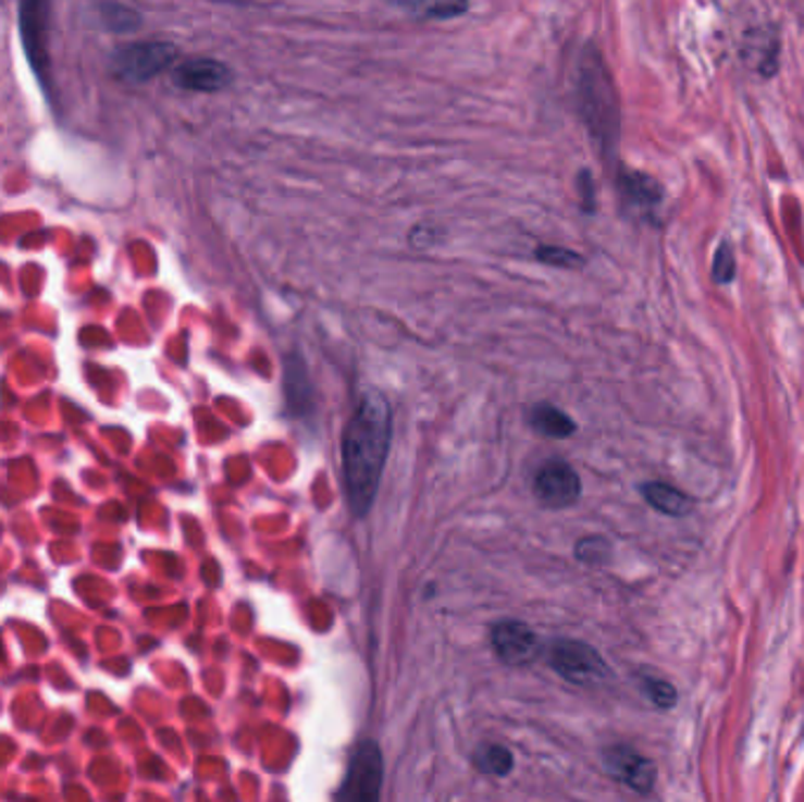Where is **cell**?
I'll list each match as a JSON object with an SVG mask.
<instances>
[{
    "instance_id": "cell-2",
    "label": "cell",
    "mask_w": 804,
    "mask_h": 802,
    "mask_svg": "<svg viewBox=\"0 0 804 802\" xmlns=\"http://www.w3.org/2000/svg\"><path fill=\"white\" fill-rule=\"evenodd\" d=\"M577 99L579 113L589 133L601 144L605 153H611L614 144L619 139V101L603 57L593 48H589L586 54L581 57Z\"/></svg>"
},
{
    "instance_id": "cell-1",
    "label": "cell",
    "mask_w": 804,
    "mask_h": 802,
    "mask_svg": "<svg viewBox=\"0 0 804 802\" xmlns=\"http://www.w3.org/2000/svg\"><path fill=\"white\" fill-rule=\"evenodd\" d=\"M393 412L384 393L364 391L344 431V488L348 506L358 518L368 516L388 459Z\"/></svg>"
},
{
    "instance_id": "cell-14",
    "label": "cell",
    "mask_w": 804,
    "mask_h": 802,
    "mask_svg": "<svg viewBox=\"0 0 804 802\" xmlns=\"http://www.w3.org/2000/svg\"><path fill=\"white\" fill-rule=\"evenodd\" d=\"M640 492H642V497H645V502L664 516L682 518L692 510V499L666 483H645L640 488Z\"/></svg>"
},
{
    "instance_id": "cell-13",
    "label": "cell",
    "mask_w": 804,
    "mask_h": 802,
    "mask_svg": "<svg viewBox=\"0 0 804 802\" xmlns=\"http://www.w3.org/2000/svg\"><path fill=\"white\" fill-rule=\"evenodd\" d=\"M619 188L621 196L626 200L628 208H638L640 212L654 210L661 202V186L656 184L652 177L642 172H621L619 177Z\"/></svg>"
},
{
    "instance_id": "cell-17",
    "label": "cell",
    "mask_w": 804,
    "mask_h": 802,
    "mask_svg": "<svg viewBox=\"0 0 804 802\" xmlns=\"http://www.w3.org/2000/svg\"><path fill=\"white\" fill-rule=\"evenodd\" d=\"M536 259L541 264H548L555 269H579L583 267V257L574 250H567L560 245H541L536 250Z\"/></svg>"
},
{
    "instance_id": "cell-3",
    "label": "cell",
    "mask_w": 804,
    "mask_h": 802,
    "mask_svg": "<svg viewBox=\"0 0 804 802\" xmlns=\"http://www.w3.org/2000/svg\"><path fill=\"white\" fill-rule=\"evenodd\" d=\"M546 659L560 678L572 684H583V688L609 678V666L601 652L589 643H581V640H553V645L546 652Z\"/></svg>"
},
{
    "instance_id": "cell-4",
    "label": "cell",
    "mask_w": 804,
    "mask_h": 802,
    "mask_svg": "<svg viewBox=\"0 0 804 802\" xmlns=\"http://www.w3.org/2000/svg\"><path fill=\"white\" fill-rule=\"evenodd\" d=\"M180 50L168 40L135 42L111 57L113 76L125 83H149L177 62Z\"/></svg>"
},
{
    "instance_id": "cell-5",
    "label": "cell",
    "mask_w": 804,
    "mask_h": 802,
    "mask_svg": "<svg viewBox=\"0 0 804 802\" xmlns=\"http://www.w3.org/2000/svg\"><path fill=\"white\" fill-rule=\"evenodd\" d=\"M532 492L541 506L567 508L581 497V478L565 459H548L532 478Z\"/></svg>"
},
{
    "instance_id": "cell-12",
    "label": "cell",
    "mask_w": 804,
    "mask_h": 802,
    "mask_svg": "<svg viewBox=\"0 0 804 802\" xmlns=\"http://www.w3.org/2000/svg\"><path fill=\"white\" fill-rule=\"evenodd\" d=\"M391 3L419 22L457 20L469 12V0H391Z\"/></svg>"
},
{
    "instance_id": "cell-18",
    "label": "cell",
    "mask_w": 804,
    "mask_h": 802,
    "mask_svg": "<svg viewBox=\"0 0 804 802\" xmlns=\"http://www.w3.org/2000/svg\"><path fill=\"white\" fill-rule=\"evenodd\" d=\"M642 690H645V694L650 696V702L654 706H659L664 711L672 708L678 702V692L676 688H672L670 682L661 680V678H642Z\"/></svg>"
},
{
    "instance_id": "cell-7",
    "label": "cell",
    "mask_w": 804,
    "mask_h": 802,
    "mask_svg": "<svg viewBox=\"0 0 804 802\" xmlns=\"http://www.w3.org/2000/svg\"><path fill=\"white\" fill-rule=\"evenodd\" d=\"M50 0H20V34L40 83L48 81Z\"/></svg>"
},
{
    "instance_id": "cell-8",
    "label": "cell",
    "mask_w": 804,
    "mask_h": 802,
    "mask_svg": "<svg viewBox=\"0 0 804 802\" xmlns=\"http://www.w3.org/2000/svg\"><path fill=\"white\" fill-rule=\"evenodd\" d=\"M492 647L508 666H530L544 652L532 626L516 619H506L492 626Z\"/></svg>"
},
{
    "instance_id": "cell-9",
    "label": "cell",
    "mask_w": 804,
    "mask_h": 802,
    "mask_svg": "<svg viewBox=\"0 0 804 802\" xmlns=\"http://www.w3.org/2000/svg\"><path fill=\"white\" fill-rule=\"evenodd\" d=\"M607 775L635 793H650L656 784V765L631 747H609L603 753Z\"/></svg>"
},
{
    "instance_id": "cell-19",
    "label": "cell",
    "mask_w": 804,
    "mask_h": 802,
    "mask_svg": "<svg viewBox=\"0 0 804 802\" xmlns=\"http://www.w3.org/2000/svg\"><path fill=\"white\" fill-rule=\"evenodd\" d=\"M737 275V259H734V247L729 243H720L718 250L713 257V279L720 285L732 283Z\"/></svg>"
},
{
    "instance_id": "cell-20",
    "label": "cell",
    "mask_w": 804,
    "mask_h": 802,
    "mask_svg": "<svg viewBox=\"0 0 804 802\" xmlns=\"http://www.w3.org/2000/svg\"><path fill=\"white\" fill-rule=\"evenodd\" d=\"M577 558L586 565H601L609 558V544L603 536H586L577 544Z\"/></svg>"
},
{
    "instance_id": "cell-15",
    "label": "cell",
    "mask_w": 804,
    "mask_h": 802,
    "mask_svg": "<svg viewBox=\"0 0 804 802\" xmlns=\"http://www.w3.org/2000/svg\"><path fill=\"white\" fill-rule=\"evenodd\" d=\"M475 767L487 777H508L516 767V757L502 743H482L473 755Z\"/></svg>"
},
{
    "instance_id": "cell-16",
    "label": "cell",
    "mask_w": 804,
    "mask_h": 802,
    "mask_svg": "<svg viewBox=\"0 0 804 802\" xmlns=\"http://www.w3.org/2000/svg\"><path fill=\"white\" fill-rule=\"evenodd\" d=\"M101 22H104L107 28H111L113 34H129V32H137V28L141 26L139 12L123 3H115V0L101 5Z\"/></svg>"
},
{
    "instance_id": "cell-6",
    "label": "cell",
    "mask_w": 804,
    "mask_h": 802,
    "mask_svg": "<svg viewBox=\"0 0 804 802\" xmlns=\"http://www.w3.org/2000/svg\"><path fill=\"white\" fill-rule=\"evenodd\" d=\"M384 781V757L379 751L376 741L368 739L358 743V749L350 757L348 775L344 779L339 798L346 800H376Z\"/></svg>"
},
{
    "instance_id": "cell-10",
    "label": "cell",
    "mask_w": 804,
    "mask_h": 802,
    "mask_svg": "<svg viewBox=\"0 0 804 802\" xmlns=\"http://www.w3.org/2000/svg\"><path fill=\"white\" fill-rule=\"evenodd\" d=\"M233 73L231 69L212 60V57H198V60H188L184 64L177 66L174 71V83H177L182 90L188 92H202V95H214L222 92L231 85Z\"/></svg>"
},
{
    "instance_id": "cell-11",
    "label": "cell",
    "mask_w": 804,
    "mask_h": 802,
    "mask_svg": "<svg viewBox=\"0 0 804 802\" xmlns=\"http://www.w3.org/2000/svg\"><path fill=\"white\" fill-rule=\"evenodd\" d=\"M528 424L544 437L562 441L577 433V421L551 403H534L528 410Z\"/></svg>"
}]
</instances>
